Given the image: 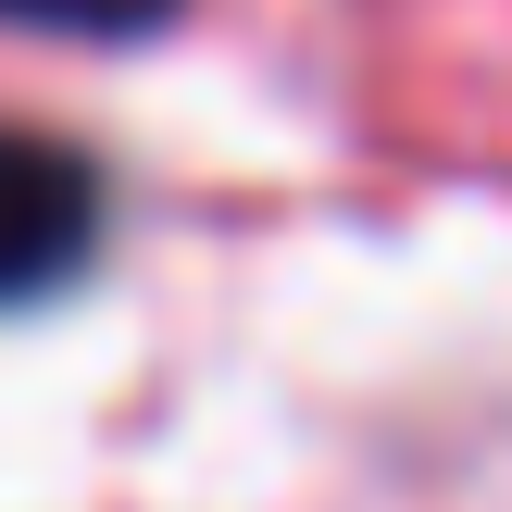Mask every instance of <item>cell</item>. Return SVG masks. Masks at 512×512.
Wrapping results in <instances>:
<instances>
[{"mask_svg": "<svg viewBox=\"0 0 512 512\" xmlns=\"http://www.w3.org/2000/svg\"><path fill=\"white\" fill-rule=\"evenodd\" d=\"M100 225H113V188L75 138H38V125H0V313H38L75 275L100 263Z\"/></svg>", "mask_w": 512, "mask_h": 512, "instance_id": "1", "label": "cell"}, {"mask_svg": "<svg viewBox=\"0 0 512 512\" xmlns=\"http://www.w3.org/2000/svg\"><path fill=\"white\" fill-rule=\"evenodd\" d=\"M188 0H0V25H38V38H150Z\"/></svg>", "mask_w": 512, "mask_h": 512, "instance_id": "2", "label": "cell"}]
</instances>
